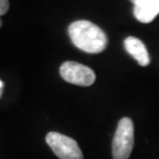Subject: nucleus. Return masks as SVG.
Segmentation results:
<instances>
[{"label": "nucleus", "instance_id": "obj_3", "mask_svg": "<svg viewBox=\"0 0 159 159\" xmlns=\"http://www.w3.org/2000/svg\"><path fill=\"white\" fill-rule=\"evenodd\" d=\"M46 143L59 159H84L78 143L65 134L50 132L46 136Z\"/></svg>", "mask_w": 159, "mask_h": 159}, {"label": "nucleus", "instance_id": "obj_7", "mask_svg": "<svg viewBox=\"0 0 159 159\" xmlns=\"http://www.w3.org/2000/svg\"><path fill=\"white\" fill-rule=\"evenodd\" d=\"M8 8H10V2H8V0H0V17H1L2 14H5L6 12L8 11ZM1 25H2V21H1V19H0V27H1Z\"/></svg>", "mask_w": 159, "mask_h": 159}, {"label": "nucleus", "instance_id": "obj_4", "mask_svg": "<svg viewBox=\"0 0 159 159\" xmlns=\"http://www.w3.org/2000/svg\"><path fill=\"white\" fill-rule=\"evenodd\" d=\"M60 75L65 81L79 86H91L96 81L93 70L75 61H65L60 66Z\"/></svg>", "mask_w": 159, "mask_h": 159}, {"label": "nucleus", "instance_id": "obj_5", "mask_svg": "<svg viewBox=\"0 0 159 159\" xmlns=\"http://www.w3.org/2000/svg\"><path fill=\"white\" fill-rule=\"evenodd\" d=\"M133 13L140 23H151L159 14V0H138L134 2Z\"/></svg>", "mask_w": 159, "mask_h": 159}, {"label": "nucleus", "instance_id": "obj_2", "mask_svg": "<svg viewBox=\"0 0 159 159\" xmlns=\"http://www.w3.org/2000/svg\"><path fill=\"white\" fill-rule=\"evenodd\" d=\"M134 144V129L130 118H121L112 142L113 159H129Z\"/></svg>", "mask_w": 159, "mask_h": 159}, {"label": "nucleus", "instance_id": "obj_9", "mask_svg": "<svg viewBox=\"0 0 159 159\" xmlns=\"http://www.w3.org/2000/svg\"><path fill=\"white\" fill-rule=\"evenodd\" d=\"M131 1H132V2L134 4V2H136V1H138V0H131Z\"/></svg>", "mask_w": 159, "mask_h": 159}, {"label": "nucleus", "instance_id": "obj_8", "mask_svg": "<svg viewBox=\"0 0 159 159\" xmlns=\"http://www.w3.org/2000/svg\"><path fill=\"white\" fill-rule=\"evenodd\" d=\"M2 86H4V84H2V81L0 80V96H1V90H2Z\"/></svg>", "mask_w": 159, "mask_h": 159}, {"label": "nucleus", "instance_id": "obj_6", "mask_svg": "<svg viewBox=\"0 0 159 159\" xmlns=\"http://www.w3.org/2000/svg\"><path fill=\"white\" fill-rule=\"evenodd\" d=\"M124 47L127 53L134 58L140 66H148L150 64V56L146 46L140 39L136 37H127L124 41Z\"/></svg>", "mask_w": 159, "mask_h": 159}, {"label": "nucleus", "instance_id": "obj_1", "mask_svg": "<svg viewBox=\"0 0 159 159\" xmlns=\"http://www.w3.org/2000/svg\"><path fill=\"white\" fill-rule=\"evenodd\" d=\"M68 35L75 47L86 53H100L107 46V38L99 26L87 20H78L68 26Z\"/></svg>", "mask_w": 159, "mask_h": 159}]
</instances>
